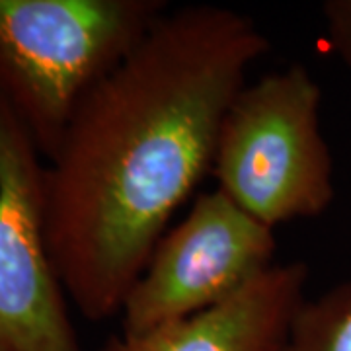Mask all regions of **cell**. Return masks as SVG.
Returning <instances> with one entry per match:
<instances>
[{"instance_id":"obj_1","label":"cell","mask_w":351,"mask_h":351,"mask_svg":"<svg viewBox=\"0 0 351 351\" xmlns=\"http://www.w3.org/2000/svg\"><path fill=\"white\" fill-rule=\"evenodd\" d=\"M267 49L234 8H168L78 106L45 166V239L88 322L121 314L174 213L211 174L223 117Z\"/></svg>"},{"instance_id":"obj_2","label":"cell","mask_w":351,"mask_h":351,"mask_svg":"<svg viewBox=\"0 0 351 351\" xmlns=\"http://www.w3.org/2000/svg\"><path fill=\"white\" fill-rule=\"evenodd\" d=\"M166 0H0V94L49 160L88 94L168 12Z\"/></svg>"},{"instance_id":"obj_3","label":"cell","mask_w":351,"mask_h":351,"mask_svg":"<svg viewBox=\"0 0 351 351\" xmlns=\"http://www.w3.org/2000/svg\"><path fill=\"white\" fill-rule=\"evenodd\" d=\"M320 106V84L295 63L246 82L223 117L211 164L217 189L274 230L320 217L336 197Z\"/></svg>"},{"instance_id":"obj_4","label":"cell","mask_w":351,"mask_h":351,"mask_svg":"<svg viewBox=\"0 0 351 351\" xmlns=\"http://www.w3.org/2000/svg\"><path fill=\"white\" fill-rule=\"evenodd\" d=\"M274 228L221 189L199 193L170 226L131 287L121 332L141 334L209 311L276 265Z\"/></svg>"},{"instance_id":"obj_5","label":"cell","mask_w":351,"mask_h":351,"mask_svg":"<svg viewBox=\"0 0 351 351\" xmlns=\"http://www.w3.org/2000/svg\"><path fill=\"white\" fill-rule=\"evenodd\" d=\"M0 94V351H82L45 239V166Z\"/></svg>"},{"instance_id":"obj_6","label":"cell","mask_w":351,"mask_h":351,"mask_svg":"<svg viewBox=\"0 0 351 351\" xmlns=\"http://www.w3.org/2000/svg\"><path fill=\"white\" fill-rule=\"evenodd\" d=\"M306 279V263H276L232 299L149 332L110 336L100 351H285Z\"/></svg>"},{"instance_id":"obj_7","label":"cell","mask_w":351,"mask_h":351,"mask_svg":"<svg viewBox=\"0 0 351 351\" xmlns=\"http://www.w3.org/2000/svg\"><path fill=\"white\" fill-rule=\"evenodd\" d=\"M285 351H351V279L302 302Z\"/></svg>"},{"instance_id":"obj_8","label":"cell","mask_w":351,"mask_h":351,"mask_svg":"<svg viewBox=\"0 0 351 351\" xmlns=\"http://www.w3.org/2000/svg\"><path fill=\"white\" fill-rule=\"evenodd\" d=\"M322 12L330 47L351 69V0H330Z\"/></svg>"}]
</instances>
